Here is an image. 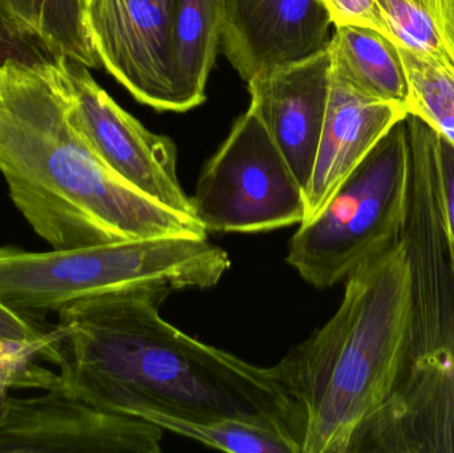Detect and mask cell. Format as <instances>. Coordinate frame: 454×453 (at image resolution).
<instances>
[{"label":"cell","instance_id":"cell-1","mask_svg":"<svg viewBox=\"0 0 454 453\" xmlns=\"http://www.w3.org/2000/svg\"><path fill=\"white\" fill-rule=\"evenodd\" d=\"M173 292L132 287L61 309L52 390L146 423L153 417L248 423L301 453V417L274 367L255 366L165 321L160 311Z\"/></svg>","mask_w":454,"mask_h":453},{"label":"cell","instance_id":"cell-2","mask_svg":"<svg viewBox=\"0 0 454 453\" xmlns=\"http://www.w3.org/2000/svg\"><path fill=\"white\" fill-rule=\"evenodd\" d=\"M0 173L32 230L64 250L127 239L207 238L200 221L138 191L77 132L53 61L0 63Z\"/></svg>","mask_w":454,"mask_h":453},{"label":"cell","instance_id":"cell-3","mask_svg":"<svg viewBox=\"0 0 454 453\" xmlns=\"http://www.w3.org/2000/svg\"><path fill=\"white\" fill-rule=\"evenodd\" d=\"M344 282L335 314L272 366L301 417V453L354 452L402 375L411 309L403 238Z\"/></svg>","mask_w":454,"mask_h":453},{"label":"cell","instance_id":"cell-4","mask_svg":"<svg viewBox=\"0 0 454 453\" xmlns=\"http://www.w3.org/2000/svg\"><path fill=\"white\" fill-rule=\"evenodd\" d=\"M411 177L403 242L407 350L396 388L354 453H454V178L440 184L436 132L408 114Z\"/></svg>","mask_w":454,"mask_h":453},{"label":"cell","instance_id":"cell-5","mask_svg":"<svg viewBox=\"0 0 454 453\" xmlns=\"http://www.w3.org/2000/svg\"><path fill=\"white\" fill-rule=\"evenodd\" d=\"M231 266L207 238L127 239L51 252L0 246V302L18 313L60 311L71 303L132 287H215Z\"/></svg>","mask_w":454,"mask_h":453},{"label":"cell","instance_id":"cell-6","mask_svg":"<svg viewBox=\"0 0 454 453\" xmlns=\"http://www.w3.org/2000/svg\"><path fill=\"white\" fill-rule=\"evenodd\" d=\"M411 153L397 122L288 244V265L315 289L340 284L365 260L399 241L407 220Z\"/></svg>","mask_w":454,"mask_h":453},{"label":"cell","instance_id":"cell-7","mask_svg":"<svg viewBox=\"0 0 454 453\" xmlns=\"http://www.w3.org/2000/svg\"><path fill=\"white\" fill-rule=\"evenodd\" d=\"M209 233H264L303 223L304 191L255 112L247 109L191 197Z\"/></svg>","mask_w":454,"mask_h":453},{"label":"cell","instance_id":"cell-8","mask_svg":"<svg viewBox=\"0 0 454 453\" xmlns=\"http://www.w3.org/2000/svg\"><path fill=\"white\" fill-rule=\"evenodd\" d=\"M53 63L66 90L69 119L98 156L149 199L197 218L178 180L175 143L125 112L84 64L67 58Z\"/></svg>","mask_w":454,"mask_h":453},{"label":"cell","instance_id":"cell-9","mask_svg":"<svg viewBox=\"0 0 454 453\" xmlns=\"http://www.w3.org/2000/svg\"><path fill=\"white\" fill-rule=\"evenodd\" d=\"M162 433L55 390L0 398V453H160Z\"/></svg>","mask_w":454,"mask_h":453},{"label":"cell","instance_id":"cell-10","mask_svg":"<svg viewBox=\"0 0 454 453\" xmlns=\"http://www.w3.org/2000/svg\"><path fill=\"white\" fill-rule=\"evenodd\" d=\"M88 36L100 63L136 100L180 112L175 93V0H82Z\"/></svg>","mask_w":454,"mask_h":453},{"label":"cell","instance_id":"cell-11","mask_svg":"<svg viewBox=\"0 0 454 453\" xmlns=\"http://www.w3.org/2000/svg\"><path fill=\"white\" fill-rule=\"evenodd\" d=\"M223 52L246 82L296 63L330 43V15L320 0H223Z\"/></svg>","mask_w":454,"mask_h":453},{"label":"cell","instance_id":"cell-12","mask_svg":"<svg viewBox=\"0 0 454 453\" xmlns=\"http://www.w3.org/2000/svg\"><path fill=\"white\" fill-rule=\"evenodd\" d=\"M330 82L327 47L303 60L262 72L247 82L251 111L263 122L304 191L317 161Z\"/></svg>","mask_w":454,"mask_h":453},{"label":"cell","instance_id":"cell-13","mask_svg":"<svg viewBox=\"0 0 454 453\" xmlns=\"http://www.w3.org/2000/svg\"><path fill=\"white\" fill-rule=\"evenodd\" d=\"M408 113L357 93L331 66L330 95L311 180L304 191V220H311L336 189Z\"/></svg>","mask_w":454,"mask_h":453},{"label":"cell","instance_id":"cell-14","mask_svg":"<svg viewBox=\"0 0 454 453\" xmlns=\"http://www.w3.org/2000/svg\"><path fill=\"white\" fill-rule=\"evenodd\" d=\"M0 32L31 48L39 59H71L100 66L88 36L82 0H0Z\"/></svg>","mask_w":454,"mask_h":453},{"label":"cell","instance_id":"cell-15","mask_svg":"<svg viewBox=\"0 0 454 453\" xmlns=\"http://www.w3.org/2000/svg\"><path fill=\"white\" fill-rule=\"evenodd\" d=\"M328 43L333 68L360 95L408 113L410 85L397 45L362 26H338Z\"/></svg>","mask_w":454,"mask_h":453},{"label":"cell","instance_id":"cell-16","mask_svg":"<svg viewBox=\"0 0 454 453\" xmlns=\"http://www.w3.org/2000/svg\"><path fill=\"white\" fill-rule=\"evenodd\" d=\"M223 0H175L172 56L180 112L207 98V82L223 35Z\"/></svg>","mask_w":454,"mask_h":453},{"label":"cell","instance_id":"cell-17","mask_svg":"<svg viewBox=\"0 0 454 453\" xmlns=\"http://www.w3.org/2000/svg\"><path fill=\"white\" fill-rule=\"evenodd\" d=\"M389 40L454 74V0H378Z\"/></svg>","mask_w":454,"mask_h":453},{"label":"cell","instance_id":"cell-18","mask_svg":"<svg viewBox=\"0 0 454 453\" xmlns=\"http://www.w3.org/2000/svg\"><path fill=\"white\" fill-rule=\"evenodd\" d=\"M410 85L408 114L419 117L454 148V74L399 47Z\"/></svg>","mask_w":454,"mask_h":453},{"label":"cell","instance_id":"cell-19","mask_svg":"<svg viewBox=\"0 0 454 453\" xmlns=\"http://www.w3.org/2000/svg\"><path fill=\"white\" fill-rule=\"evenodd\" d=\"M325 4L333 26H362L386 35L378 0H320ZM388 37V36H387Z\"/></svg>","mask_w":454,"mask_h":453},{"label":"cell","instance_id":"cell-20","mask_svg":"<svg viewBox=\"0 0 454 453\" xmlns=\"http://www.w3.org/2000/svg\"><path fill=\"white\" fill-rule=\"evenodd\" d=\"M58 332L52 330L50 337L40 342H15L0 338V367H27L44 359L55 364L58 358Z\"/></svg>","mask_w":454,"mask_h":453},{"label":"cell","instance_id":"cell-21","mask_svg":"<svg viewBox=\"0 0 454 453\" xmlns=\"http://www.w3.org/2000/svg\"><path fill=\"white\" fill-rule=\"evenodd\" d=\"M58 372L43 369L39 364L27 367H0V390L8 394L10 390L39 388L50 391L55 387Z\"/></svg>","mask_w":454,"mask_h":453},{"label":"cell","instance_id":"cell-22","mask_svg":"<svg viewBox=\"0 0 454 453\" xmlns=\"http://www.w3.org/2000/svg\"><path fill=\"white\" fill-rule=\"evenodd\" d=\"M50 332H43L32 324L24 314L18 313L0 302V338L15 342H40L50 337Z\"/></svg>","mask_w":454,"mask_h":453},{"label":"cell","instance_id":"cell-23","mask_svg":"<svg viewBox=\"0 0 454 453\" xmlns=\"http://www.w3.org/2000/svg\"><path fill=\"white\" fill-rule=\"evenodd\" d=\"M4 395H7V393H4V391L0 390V398H2V396H4Z\"/></svg>","mask_w":454,"mask_h":453}]
</instances>
